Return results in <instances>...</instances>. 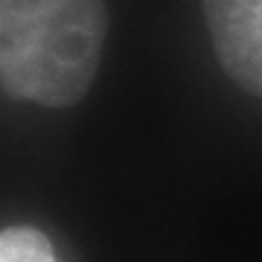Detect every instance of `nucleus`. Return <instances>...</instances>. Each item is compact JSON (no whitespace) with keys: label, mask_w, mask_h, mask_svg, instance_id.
<instances>
[{"label":"nucleus","mask_w":262,"mask_h":262,"mask_svg":"<svg viewBox=\"0 0 262 262\" xmlns=\"http://www.w3.org/2000/svg\"><path fill=\"white\" fill-rule=\"evenodd\" d=\"M204 15L227 76L262 96V0H204Z\"/></svg>","instance_id":"obj_2"},{"label":"nucleus","mask_w":262,"mask_h":262,"mask_svg":"<svg viewBox=\"0 0 262 262\" xmlns=\"http://www.w3.org/2000/svg\"><path fill=\"white\" fill-rule=\"evenodd\" d=\"M105 35L108 9L102 0H58L3 67L0 88L12 99L70 108L94 84Z\"/></svg>","instance_id":"obj_1"},{"label":"nucleus","mask_w":262,"mask_h":262,"mask_svg":"<svg viewBox=\"0 0 262 262\" xmlns=\"http://www.w3.org/2000/svg\"><path fill=\"white\" fill-rule=\"evenodd\" d=\"M0 262H58L50 239L35 227L0 230Z\"/></svg>","instance_id":"obj_4"},{"label":"nucleus","mask_w":262,"mask_h":262,"mask_svg":"<svg viewBox=\"0 0 262 262\" xmlns=\"http://www.w3.org/2000/svg\"><path fill=\"white\" fill-rule=\"evenodd\" d=\"M58 0H0V73Z\"/></svg>","instance_id":"obj_3"}]
</instances>
